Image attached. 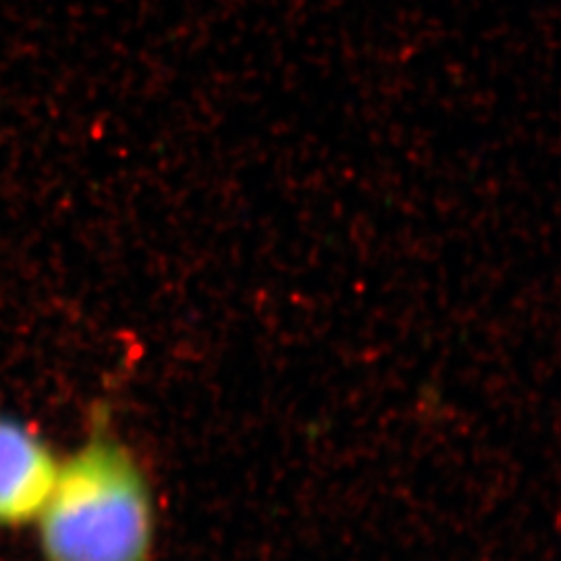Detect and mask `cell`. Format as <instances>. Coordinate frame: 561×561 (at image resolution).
<instances>
[{
    "label": "cell",
    "mask_w": 561,
    "mask_h": 561,
    "mask_svg": "<svg viewBox=\"0 0 561 561\" xmlns=\"http://www.w3.org/2000/svg\"><path fill=\"white\" fill-rule=\"evenodd\" d=\"M59 461L34 428L0 414V528L36 522L57 479Z\"/></svg>",
    "instance_id": "2"
},
{
    "label": "cell",
    "mask_w": 561,
    "mask_h": 561,
    "mask_svg": "<svg viewBox=\"0 0 561 561\" xmlns=\"http://www.w3.org/2000/svg\"><path fill=\"white\" fill-rule=\"evenodd\" d=\"M34 524L44 561L157 560L152 482L101 414L80 447L59 461Z\"/></svg>",
    "instance_id": "1"
}]
</instances>
